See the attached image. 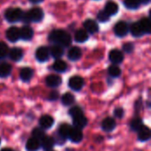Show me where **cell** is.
Listing matches in <instances>:
<instances>
[{
  "instance_id": "44dd1931",
  "label": "cell",
  "mask_w": 151,
  "mask_h": 151,
  "mask_svg": "<svg viewBox=\"0 0 151 151\" xmlns=\"http://www.w3.org/2000/svg\"><path fill=\"white\" fill-rule=\"evenodd\" d=\"M109 16H112L118 13L119 12V5L114 2H108L105 4L104 10Z\"/></svg>"
},
{
  "instance_id": "52a82bcc",
  "label": "cell",
  "mask_w": 151,
  "mask_h": 151,
  "mask_svg": "<svg viewBox=\"0 0 151 151\" xmlns=\"http://www.w3.org/2000/svg\"><path fill=\"white\" fill-rule=\"evenodd\" d=\"M5 35H6V38H7L8 41L12 42H15L19 39H20V37H19V28H18L17 27H11L10 28L7 29Z\"/></svg>"
},
{
  "instance_id": "836d02e7",
  "label": "cell",
  "mask_w": 151,
  "mask_h": 151,
  "mask_svg": "<svg viewBox=\"0 0 151 151\" xmlns=\"http://www.w3.org/2000/svg\"><path fill=\"white\" fill-rule=\"evenodd\" d=\"M45 136H46V134L43 131V129L39 128V127H36V128H35L33 130V137L35 138L36 140H38V141L41 142Z\"/></svg>"
},
{
  "instance_id": "f35d334b",
  "label": "cell",
  "mask_w": 151,
  "mask_h": 151,
  "mask_svg": "<svg viewBox=\"0 0 151 151\" xmlns=\"http://www.w3.org/2000/svg\"><path fill=\"white\" fill-rule=\"evenodd\" d=\"M114 116L118 119H121L124 117V114H125V111L122 108H117L114 110Z\"/></svg>"
},
{
  "instance_id": "8992f818",
  "label": "cell",
  "mask_w": 151,
  "mask_h": 151,
  "mask_svg": "<svg viewBox=\"0 0 151 151\" xmlns=\"http://www.w3.org/2000/svg\"><path fill=\"white\" fill-rule=\"evenodd\" d=\"M50 50L47 47L42 46L38 48L35 51V58L39 62H45L49 59Z\"/></svg>"
},
{
  "instance_id": "1f68e13d",
  "label": "cell",
  "mask_w": 151,
  "mask_h": 151,
  "mask_svg": "<svg viewBox=\"0 0 151 151\" xmlns=\"http://www.w3.org/2000/svg\"><path fill=\"white\" fill-rule=\"evenodd\" d=\"M108 73H109L110 76L116 78V77L120 76V74H121V70H120V68H119L118 65H111V66L109 67V69H108Z\"/></svg>"
},
{
  "instance_id": "ac0fdd59",
  "label": "cell",
  "mask_w": 151,
  "mask_h": 151,
  "mask_svg": "<svg viewBox=\"0 0 151 151\" xmlns=\"http://www.w3.org/2000/svg\"><path fill=\"white\" fill-rule=\"evenodd\" d=\"M116 127V122L112 118H106L102 122V128L105 132H111Z\"/></svg>"
},
{
  "instance_id": "4316f807",
  "label": "cell",
  "mask_w": 151,
  "mask_h": 151,
  "mask_svg": "<svg viewBox=\"0 0 151 151\" xmlns=\"http://www.w3.org/2000/svg\"><path fill=\"white\" fill-rule=\"evenodd\" d=\"M72 127L68 125V124H62L59 128H58V134L60 137H62L63 139H66L68 138V135L70 134Z\"/></svg>"
},
{
  "instance_id": "7c38bea8",
  "label": "cell",
  "mask_w": 151,
  "mask_h": 151,
  "mask_svg": "<svg viewBox=\"0 0 151 151\" xmlns=\"http://www.w3.org/2000/svg\"><path fill=\"white\" fill-rule=\"evenodd\" d=\"M68 138L73 142H75V143H78L80 142H81L82 138H83V134L81 132V129H78V128H72L71 131H70V134L68 135Z\"/></svg>"
},
{
  "instance_id": "f546056e",
  "label": "cell",
  "mask_w": 151,
  "mask_h": 151,
  "mask_svg": "<svg viewBox=\"0 0 151 151\" xmlns=\"http://www.w3.org/2000/svg\"><path fill=\"white\" fill-rule=\"evenodd\" d=\"M124 4L127 9L130 10H136L140 7V5L142 4L140 0H125L124 1Z\"/></svg>"
},
{
  "instance_id": "7bdbcfd3",
  "label": "cell",
  "mask_w": 151,
  "mask_h": 151,
  "mask_svg": "<svg viewBox=\"0 0 151 151\" xmlns=\"http://www.w3.org/2000/svg\"><path fill=\"white\" fill-rule=\"evenodd\" d=\"M1 151H14L12 149H9V148H5V149H3Z\"/></svg>"
},
{
  "instance_id": "ffe728a7",
  "label": "cell",
  "mask_w": 151,
  "mask_h": 151,
  "mask_svg": "<svg viewBox=\"0 0 151 151\" xmlns=\"http://www.w3.org/2000/svg\"><path fill=\"white\" fill-rule=\"evenodd\" d=\"M73 126H74L75 128H78V129L81 130L83 127H85L87 126L88 119H86V117L84 115H81V116L73 118Z\"/></svg>"
},
{
  "instance_id": "30bf717a",
  "label": "cell",
  "mask_w": 151,
  "mask_h": 151,
  "mask_svg": "<svg viewBox=\"0 0 151 151\" xmlns=\"http://www.w3.org/2000/svg\"><path fill=\"white\" fill-rule=\"evenodd\" d=\"M109 58H110L111 62L117 65V64H120L124 60V56H123V53L120 50H112L109 53Z\"/></svg>"
},
{
  "instance_id": "484cf974",
  "label": "cell",
  "mask_w": 151,
  "mask_h": 151,
  "mask_svg": "<svg viewBox=\"0 0 151 151\" xmlns=\"http://www.w3.org/2000/svg\"><path fill=\"white\" fill-rule=\"evenodd\" d=\"M52 68H53L54 71H56L58 73H63V72H65L66 70L67 65H66V63L65 61H63L61 59H57L54 62V64L52 65Z\"/></svg>"
},
{
  "instance_id": "603a6c76",
  "label": "cell",
  "mask_w": 151,
  "mask_h": 151,
  "mask_svg": "<svg viewBox=\"0 0 151 151\" xmlns=\"http://www.w3.org/2000/svg\"><path fill=\"white\" fill-rule=\"evenodd\" d=\"M33 74H34V71L30 67H24L20 70L19 77L23 81H28L33 77Z\"/></svg>"
},
{
  "instance_id": "5b68a950",
  "label": "cell",
  "mask_w": 151,
  "mask_h": 151,
  "mask_svg": "<svg viewBox=\"0 0 151 151\" xmlns=\"http://www.w3.org/2000/svg\"><path fill=\"white\" fill-rule=\"evenodd\" d=\"M69 87L74 90V91H79L81 90L83 86H84V81L81 77L80 76H73L72 78H70L69 82H68Z\"/></svg>"
},
{
  "instance_id": "4dcf8cb0",
  "label": "cell",
  "mask_w": 151,
  "mask_h": 151,
  "mask_svg": "<svg viewBox=\"0 0 151 151\" xmlns=\"http://www.w3.org/2000/svg\"><path fill=\"white\" fill-rule=\"evenodd\" d=\"M62 104L65 106L71 105L75 102V97L73 96V95H72L71 93H65L62 96Z\"/></svg>"
},
{
  "instance_id": "7a4b0ae2",
  "label": "cell",
  "mask_w": 151,
  "mask_h": 151,
  "mask_svg": "<svg viewBox=\"0 0 151 151\" xmlns=\"http://www.w3.org/2000/svg\"><path fill=\"white\" fill-rule=\"evenodd\" d=\"M44 13L43 11L41 8H33L27 12L23 13L22 19L24 22H39L43 19Z\"/></svg>"
},
{
  "instance_id": "d6986e66",
  "label": "cell",
  "mask_w": 151,
  "mask_h": 151,
  "mask_svg": "<svg viewBox=\"0 0 151 151\" xmlns=\"http://www.w3.org/2000/svg\"><path fill=\"white\" fill-rule=\"evenodd\" d=\"M8 55L12 61H19L23 57V51L20 48L14 47L9 51Z\"/></svg>"
},
{
  "instance_id": "8d00e7d4",
  "label": "cell",
  "mask_w": 151,
  "mask_h": 151,
  "mask_svg": "<svg viewBox=\"0 0 151 151\" xmlns=\"http://www.w3.org/2000/svg\"><path fill=\"white\" fill-rule=\"evenodd\" d=\"M110 19V16L104 12V11H100L97 13V19L101 22H106Z\"/></svg>"
},
{
  "instance_id": "4fadbf2b",
  "label": "cell",
  "mask_w": 151,
  "mask_h": 151,
  "mask_svg": "<svg viewBox=\"0 0 151 151\" xmlns=\"http://www.w3.org/2000/svg\"><path fill=\"white\" fill-rule=\"evenodd\" d=\"M150 138V130L148 127L142 126L138 130V140L141 142H147Z\"/></svg>"
},
{
  "instance_id": "3957f363",
  "label": "cell",
  "mask_w": 151,
  "mask_h": 151,
  "mask_svg": "<svg viewBox=\"0 0 151 151\" xmlns=\"http://www.w3.org/2000/svg\"><path fill=\"white\" fill-rule=\"evenodd\" d=\"M23 13L24 12H22V10L19 8H9L6 10L4 17L9 22H17L22 19Z\"/></svg>"
},
{
  "instance_id": "6da1fadb",
  "label": "cell",
  "mask_w": 151,
  "mask_h": 151,
  "mask_svg": "<svg viewBox=\"0 0 151 151\" xmlns=\"http://www.w3.org/2000/svg\"><path fill=\"white\" fill-rule=\"evenodd\" d=\"M49 40L50 42L61 47H67L72 42L71 35L61 29H56L50 32V34L49 35Z\"/></svg>"
},
{
  "instance_id": "9a60e30c",
  "label": "cell",
  "mask_w": 151,
  "mask_h": 151,
  "mask_svg": "<svg viewBox=\"0 0 151 151\" xmlns=\"http://www.w3.org/2000/svg\"><path fill=\"white\" fill-rule=\"evenodd\" d=\"M40 142H41V145H42L43 150L45 151H50L53 149V147L55 145L54 139L52 137H50V136H47V135Z\"/></svg>"
},
{
  "instance_id": "d4e9b609",
  "label": "cell",
  "mask_w": 151,
  "mask_h": 151,
  "mask_svg": "<svg viewBox=\"0 0 151 151\" xmlns=\"http://www.w3.org/2000/svg\"><path fill=\"white\" fill-rule=\"evenodd\" d=\"M74 40L77 42H85L88 40V33L85 29H79L74 35Z\"/></svg>"
},
{
  "instance_id": "277c9868",
  "label": "cell",
  "mask_w": 151,
  "mask_h": 151,
  "mask_svg": "<svg viewBox=\"0 0 151 151\" xmlns=\"http://www.w3.org/2000/svg\"><path fill=\"white\" fill-rule=\"evenodd\" d=\"M129 31V25L125 21L118 22L114 27V33L119 37L125 36Z\"/></svg>"
},
{
  "instance_id": "ab89813d",
  "label": "cell",
  "mask_w": 151,
  "mask_h": 151,
  "mask_svg": "<svg viewBox=\"0 0 151 151\" xmlns=\"http://www.w3.org/2000/svg\"><path fill=\"white\" fill-rule=\"evenodd\" d=\"M58 98V93L57 91L51 92V93L50 94V96H49V99H50V100H52V101L57 100Z\"/></svg>"
},
{
  "instance_id": "b9f144b4",
  "label": "cell",
  "mask_w": 151,
  "mask_h": 151,
  "mask_svg": "<svg viewBox=\"0 0 151 151\" xmlns=\"http://www.w3.org/2000/svg\"><path fill=\"white\" fill-rule=\"evenodd\" d=\"M140 1H141V3H142V4H150V3L151 0H140Z\"/></svg>"
},
{
  "instance_id": "9c48e42d",
  "label": "cell",
  "mask_w": 151,
  "mask_h": 151,
  "mask_svg": "<svg viewBox=\"0 0 151 151\" xmlns=\"http://www.w3.org/2000/svg\"><path fill=\"white\" fill-rule=\"evenodd\" d=\"M34 36V30L28 26H24L19 29V37L24 41H29Z\"/></svg>"
},
{
  "instance_id": "5bb4252c",
  "label": "cell",
  "mask_w": 151,
  "mask_h": 151,
  "mask_svg": "<svg viewBox=\"0 0 151 151\" xmlns=\"http://www.w3.org/2000/svg\"><path fill=\"white\" fill-rule=\"evenodd\" d=\"M82 52L79 47H73L69 50L67 57L71 61H77L81 58Z\"/></svg>"
},
{
  "instance_id": "cb8c5ba5",
  "label": "cell",
  "mask_w": 151,
  "mask_h": 151,
  "mask_svg": "<svg viewBox=\"0 0 151 151\" xmlns=\"http://www.w3.org/2000/svg\"><path fill=\"white\" fill-rule=\"evenodd\" d=\"M139 25H140L141 29H142V31L143 32V34H146V35L150 34L151 23L149 18H142V19L140 20Z\"/></svg>"
},
{
  "instance_id": "d590c367",
  "label": "cell",
  "mask_w": 151,
  "mask_h": 151,
  "mask_svg": "<svg viewBox=\"0 0 151 151\" xmlns=\"http://www.w3.org/2000/svg\"><path fill=\"white\" fill-rule=\"evenodd\" d=\"M8 53H9V48L7 44L3 42H0V59L6 58Z\"/></svg>"
},
{
  "instance_id": "e575fe53",
  "label": "cell",
  "mask_w": 151,
  "mask_h": 151,
  "mask_svg": "<svg viewBox=\"0 0 151 151\" xmlns=\"http://www.w3.org/2000/svg\"><path fill=\"white\" fill-rule=\"evenodd\" d=\"M69 114L73 119L76 118V117H79V116H81V115H84L83 114V110L80 106H74V107L71 108L70 111H69Z\"/></svg>"
},
{
  "instance_id": "60d3db41",
  "label": "cell",
  "mask_w": 151,
  "mask_h": 151,
  "mask_svg": "<svg viewBox=\"0 0 151 151\" xmlns=\"http://www.w3.org/2000/svg\"><path fill=\"white\" fill-rule=\"evenodd\" d=\"M43 0H29V2L33 3V4H39V3H42Z\"/></svg>"
},
{
  "instance_id": "f6af8a7d",
  "label": "cell",
  "mask_w": 151,
  "mask_h": 151,
  "mask_svg": "<svg viewBox=\"0 0 151 151\" xmlns=\"http://www.w3.org/2000/svg\"><path fill=\"white\" fill-rule=\"evenodd\" d=\"M50 151H52V150H50Z\"/></svg>"
},
{
  "instance_id": "f1b7e54d",
  "label": "cell",
  "mask_w": 151,
  "mask_h": 151,
  "mask_svg": "<svg viewBox=\"0 0 151 151\" xmlns=\"http://www.w3.org/2000/svg\"><path fill=\"white\" fill-rule=\"evenodd\" d=\"M129 29L131 31V34L134 36V37H141L144 34L141 29V27L139 25V22H135L134 23L131 27H129Z\"/></svg>"
},
{
  "instance_id": "83f0119b",
  "label": "cell",
  "mask_w": 151,
  "mask_h": 151,
  "mask_svg": "<svg viewBox=\"0 0 151 151\" xmlns=\"http://www.w3.org/2000/svg\"><path fill=\"white\" fill-rule=\"evenodd\" d=\"M12 66L7 63H3L0 65V77L6 78L11 74Z\"/></svg>"
},
{
  "instance_id": "e0dca14e",
  "label": "cell",
  "mask_w": 151,
  "mask_h": 151,
  "mask_svg": "<svg viewBox=\"0 0 151 151\" xmlns=\"http://www.w3.org/2000/svg\"><path fill=\"white\" fill-rule=\"evenodd\" d=\"M41 147V142L40 141L36 140L34 137H31L28 139L26 144V149L27 151H37Z\"/></svg>"
},
{
  "instance_id": "7402d4cb",
  "label": "cell",
  "mask_w": 151,
  "mask_h": 151,
  "mask_svg": "<svg viewBox=\"0 0 151 151\" xmlns=\"http://www.w3.org/2000/svg\"><path fill=\"white\" fill-rule=\"evenodd\" d=\"M50 50V55L52 56V58H56V59H59L63 55H64V49L63 47L59 46V45H53Z\"/></svg>"
},
{
  "instance_id": "2e32d148",
  "label": "cell",
  "mask_w": 151,
  "mask_h": 151,
  "mask_svg": "<svg viewBox=\"0 0 151 151\" xmlns=\"http://www.w3.org/2000/svg\"><path fill=\"white\" fill-rule=\"evenodd\" d=\"M39 123L42 129H49L53 126L54 119L49 115H43L42 117H41Z\"/></svg>"
},
{
  "instance_id": "d6a6232c",
  "label": "cell",
  "mask_w": 151,
  "mask_h": 151,
  "mask_svg": "<svg viewBox=\"0 0 151 151\" xmlns=\"http://www.w3.org/2000/svg\"><path fill=\"white\" fill-rule=\"evenodd\" d=\"M142 126H143V124H142V119H140V118H135L134 119H133L132 122H131V125H130L131 129H132L133 131H134V132H138V130H139Z\"/></svg>"
},
{
  "instance_id": "74e56055",
  "label": "cell",
  "mask_w": 151,
  "mask_h": 151,
  "mask_svg": "<svg viewBox=\"0 0 151 151\" xmlns=\"http://www.w3.org/2000/svg\"><path fill=\"white\" fill-rule=\"evenodd\" d=\"M122 49H123V50H124L125 52H127V53H131V52H133V50H134V44L131 43V42H127V43L123 44Z\"/></svg>"
},
{
  "instance_id": "ba28073f",
  "label": "cell",
  "mask_w": 151,
  "mask_h": 151,
  "mask_svg": "<svg viewBox=\"0 0 151 151\" xmlns=\"http://www.w3.org/2000/svg\"><path fill=\"white\" fill-rule=\"evenodd\" d=\"M83 26H84V29L88 33H90V34H95V33L98 32V30H99V27H98V24L96 23V21H95L94 19H86L83 23Z\"/></svg>"
},
{
  "instance_id": "8fae6325",
  "label": "cell",
  "mask_w": 151,
  "mask_h": 151,
  "mask_svg": "<svg viewBox=\"0 0 151 151\" xmlns=\"http://www.w3.org/2000/svg\"><path fill=\"white\" fill-rule=\"evenodd\" d=\"M45 82H46L48 87H50V88H56V87H58L61 84L62 79L58 75L50 74V75L47 76V78L45 80Z\"/></svg>"
},
{
  "instance_id": "ee69618b",
  "label": "cell",
  "mask_w": 151,
  "mask_h": 151,
  "mask_svg": "<svg viewBox=\"0 0 151 151\" xmlns=\"http://www.w3.org/2000/svg\"><path fill=\"white\" fill-rule=\"evenodd\" d=\"M0 143H1V140H0Z\"/></svg>"
}]
</instances>
